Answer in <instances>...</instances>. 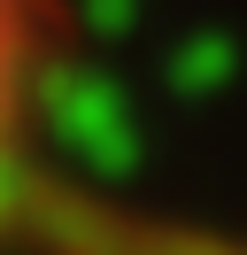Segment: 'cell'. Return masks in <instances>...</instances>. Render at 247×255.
<instances>
[{"label": "cell", "instance_id": "1", "mask_svg": "<svg viewBox=\"0 0 247 255\" xmlns=\"http://www.w3.org/2000/svg\"><path fill=\"white\" fill-rule=\"evenodd\" d=\"M62 54H70V0H0V232L31 217Z\"/></svg>", "mask_w": 247, "mask_h": 255}]
</instances>
